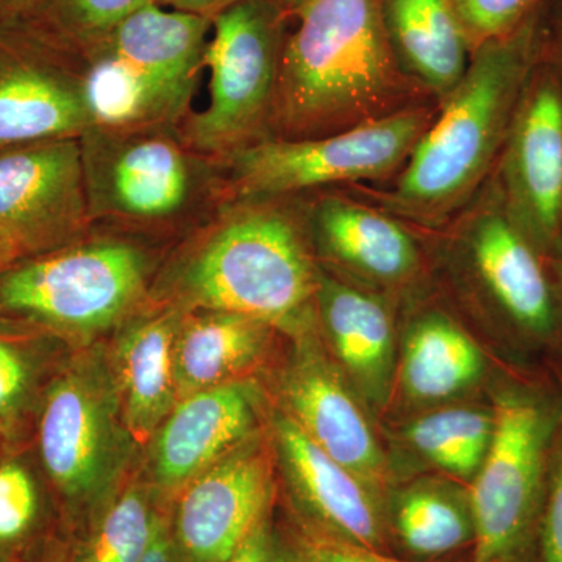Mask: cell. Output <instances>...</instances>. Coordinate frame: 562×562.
I'll use <instances>...</instances> for the list:
<instances>
[{"instance_id":"1","label":"cell","mask_w":562,"mask_h":562,"mask_svg":"<svg viewBox=\"0 0 562 562\" xmlns=\"http://www.w3.org/2000/svg\"><path fill=\"white\" fill-rule=\"evenodd\" d=\"M543 16L472 52L408 161L387 187L346 188L424 231L457 216L490 180L514 114L541 57Z\"/></svg>"},{"instance_id":"2","label":"cell","mask_w":562,"mask_h":562,"mask_svg":"<svg viewBox=\"0 0 562 562\" xmlns=\"http://www.w3.org/2000/svg\"><path fill=\"white\" fill-rule=\"evenodd\" d=\"M291 21L268 138L335 135L435 102L395 60L379 0H308Z\"/></svg>"},{"instance_id":"3","label":"cell","mask_w":562,"mask_h":562,"mask_svg":"<svg viewBox=\"0 0 562 562\" xmlns=\"http://www.w3.org/2000/svg\"><path fill=\"white\" fill-rule=\"evenodd\" d=\"M319 266L291 199H228L172 273L181 310L243 314L295 338L317 325Z\"/></svg>"},{"instance_id":"4","label":"cell","mask_w":562,"mask_h":562,"mask_svg":"<svg viewBox=\"0 0 562 562\" xmlns=\"http://www.w3.org/2000/svg\"><path fill=\"white\" fill-rule=\"evenodd\" d=\"M213 21L147 3L80 58L92 127L171 128L187 120Z\"/></svg>"},{"instance_id":"5","label":"cell","mask_w":562,"mask_h":562,"mask_svg":"<svg viewBox=\"0 0 562 562\" xmlns=\"http://www.w3.org/2000/svg\"><path fill=\"white\" fill-rule=\"evenodd\" d=\"M425 102L316 138H262L220 161L225 192L239 201H283L310 192L387 183L438 114Z\"/></svg>"},{"instance_id":"6","label":"cell","mask_w":562,"mask_h":562,"mask_svg":"<svg viewBox=\"0 0 562 562\" xmlns=\"http://www.w3.org/2000/svg\"><path fill=\"white\" fill-rule=\"evenodd\" d=\"M147 290L143 251L120 239L22 258L0 276V319L83 341L131 319Z\"/></svg>"},{"instance_id":"7","label":"cell","mask_w":562,"mask_h":562,"mask_svg":"<svg viewBox=\"0 0 562 562\" xmlns=\"http://www.w3.org/2000/svg\"><path fill=\"white\" fill-rule=\"evenodd\" d=\"M135 443L111 366L77 361L52 380L41 403L38 453L70 519L88 527L120 494Z\"/></svg>"},{"instance_id":"8","label":"cell","mask_w":562,"mask_h":562,"mask_svg":"<svg viewBox=\"0 0 562 562\" xmlns=\"http://www.w3.org/2000/svg\"><path fill=\"white\" fill-rule=\"evenodd\" d=\"M561 403L512 386L494 401V435L469 491L473 562H536L547 464Z\"/></svg>"},{"instance_id":"9","label":"cell","mask_w":562,"mask_h":562,"mask_svg":"<svg viewBox=\"0 0 562 562\" xmlns=\"http://www.w3.org/2000/svg\"><path fill=\"white\" fill-rule=\"evenodd\" d=\"M428 232L438 236L460 283L495 319L532 341L557 338L562 303L552 265L509 216L492 176L457 216Z\"/></svg>"},{"instance_id":"10","label":"cell","mask_w":562,"mask_h":562,"mask_svg":"<svg viewBox=\"0 0 562 562\" xmlns=\"http://www.w3.org/2000/svg\"><path fill=\"white\" fill-rule=\"evenodd\" d=\"M290 22L277 0H241L213 18L203 58L210 102L188 114L180 132L190 149L220 162L268 138Z\"/></svg>"},{"instance_id":"11","label":"cell","mask_w":562,"mask_h":562,"mask_svg":"<svg viewBox=\"0 0 562 562\" xmlns=\"http://www.w3.org/2000/svg\"><path fill=\"white\" fill-rule=\"evenodd\" d=\"M91 222L157 225L180 220L216 190L209 161L171 128L110 131L80 136Z\"/></svg>"},{"instance_id":"12","label":"cell","mask_w":562,"mask_h":562,"mask_svg":"<svg viewBox=\"0 0 562 562\" xmlns=\"http://www.w3.org/2000/svg\"><path fill=\"white\" fill-rule=\"evenodd\" d=\"M291 202L325 272L390 301L417 291L425 269L419 228L346 188L310 192Z\"/></svg>"},{"instance_id":"13","label":"cell","mask_w":562,"mask_h":562,"mask_svg":"<svg viewBox=\"0 0 562 562\" xmlns=\"http://www.w3.org/2000/svg\"><path fill=\"white\" fill-rule=\"evenodd\" d=\"M492 179L517 227L552 265L562 250V98L542 50Z\"/></svg>"},{"instance_id":"14","label":"cell","mask_w":562,"mask_h":562,"mask_svg":"<svg viewBox=\"0 0 562 562\" xmlns=\"http://www.w3.org/2000/svg\"><path fill=\"white\" fill-rule=\"evenodd\" d=\"M90 224L79 138L0 147V228L25 258L79 243Z\"/></svg>"},{"instance_id":"15","label":"cell","mask_w":562,"mask_h":562,"mask_svg":"<svg viewBox=\"0 0 562 562\" xmlns=\"http://www.w3.org/2000/svg\"><path fill=\"white\" fill-rule=\"evenodd\" d=\"M271 458L254 438L195 476L173 498L176 562H225L272 513Z\"/></svg>"},{"instance_id":"16","label":"cell","mask_w":562,"mask_h":562,"mask_svg":"<svg viewBox=\"0 0 562 562\" xmlns=\"http://www.w3.org/2000/svg\"><path fill=\"white\" fill-rule=\"evenodd\" d=\"M272 438L303 535L386 553L384 494L333 460L286 413L273 416Z\"/></svg>"},{"instance_id":"17","label":"cell","mask_w":562,"mask_h":562,"mask_svg":"<svg viewBox=\"0 0 562 562\" xmlns=\"http://www.w3.org/2000/svg\"><path fill=\"white\" fill-rule=\"evenodd\" d=\"M94 125L80 63L21 27H0V147L80 138Z\"/></svg>"},{"instance_id":"18","label":"cell","mask_w":562,"mask_h":562,"mask_svg":"<svg viewBox=\"0 0 562 562\" xmlns=\"http://www.w3.org/2000/svg\"><path fill=\"white\" fill-rule=\"evenodd\" d=\"M312 333L302 336L280 390L284 412L333 460L375 487L386 491L390 464L361 403L346 380L317 350Z\"/></svg>"},{"instance_id":"19","label":"cell","mask_w":562,"mask_h":562,"mask_svg":"<svg viewBox=\"0 0 562 562\" xmlns=\"http://www.w3.org/2000/svg\"><path fill=\"white\" fill-rule=\"evenodd\" d=\"M257 420V394L241 380L180 398L151 438V491L173 501L195 476L255 438Z\"/></svg>"},{"instance_id":"20","label":"cell","mask_w":562,"mask_h":562,"mask_svg":"<svg viewBox=\"0 0 562 562\" xmlns=\"http://www.w3.org/2000/svg\"><path fill=\"white\" fill-rule=\"evenodd\" d=\"M317 325L357 394L373 408L390 398L395 376L392 302L319 268Z\"/></svg>"},{"instance_id":"21","label":"cell","mask_w":562,"mask_h":562,"mask_svg":"<svg viewBox=\"0 0 562 562\" xmlns=\"http://www.w3.org/2000/svg\"><path fill=\"white\" fill-rule=\"evenodd\" d=\"M181 316L183 310L176 305L132 316L125 321L114 347L110 366L122 417L138 443L154 438L179 402L173 379V344Z\"/></svg>"},{"instance_id":"22","label":"cell","mask_w":562,"mask_h":562,"mask_svg":"<svg viewBox=\"0 0 562 562\" xmlns=\"http://www.w3.org/2000/svg\"><path fill=\"white\" fill-rule=\"evenodd\" d=\"M384 33L405 76L441 103L472 58L450 0H379Z\"/></svg>"},{"instance_id":"23","label":"cell","mask_w":562,"mask_h":562,"mask_svg":"<svg viewBox=\"0 0 562 562\" xmlns=\"http://www.w3.org/2000/svg\"><path fill=\"white\" fill-rule=\"evenodd\" d=\"M183 310L173 344L177 397L235 382L268 349L273 328L243 314Z\"/></svg>"},{"instance_id":"24","label":"cell","mask_w":562,"mask_h":562,"mask_svg":"<svg viewBox=\"0 0 562 562\" xmlns=\"http://www.w3.org/2000/svg\"><path fill=\"white\" fill-rule=\"evenodd\" d=\"M484 372L483 351L464 328L436 306H420L403 341L401 380L409 398L438 403L468 391Z\"/></svg>"},{"instance_id":"25","label":"cell","mask_w":562,"mask_h":562,"mask_svg":"<svg viewBox=\"0 0 562 562\" xmlns=\"http://www.w3.org/2000/svg\"><path fill=\"white\" fill-rule=\"evenodd\" d=\"M387 528L408 561L428 562L457 552L475 539L469 492L431 480L414 483L392 497Z\"/></svg>"},{"instance_id":"26","label":"cell","mask_w":562,"mask_h":562,"mask_svg":"<svg viewBox=\"0 0 562 562\" xmlns=\"http://www.w3.org/2000/svg\"><path fill=\"white\" fill-rule=\"evenodd\" d=\"M161 509L154 491L132 484L120 492L61 562H139L149 549Z\"/></svg>"},{"instance_id":"27","label":"cell","mask_w":562,"mask_h":562,"mask_svg":"<svg viewBox=\"0 0 562 562\" xmlns=\"http://www.w3.org/2000/svg\"><path fill=\"white\" fill-rule=\"evenodd\" d=\"M494 435V412L482 408L439 409L414 420L409 443L436 468L471 480L482 468Z\"/></svg>"},{"instance_id":"28","label":"cell","mask_w":562,"mask_h":562,"mask_svg":"<svg viewBox=\"0 0 562 562\" xmlns=\"http://www.w3.org/2000/svg\"><path fill=\"white\" fill-rule=\"evenodd\" d=\"M154 0H40L18 25L36 38L80 61L121 21Z\"/></svg>"},{"instance_id":"29","label":"cell","mask_w":562,"mask_h":562,"mask_svg":"<svg viewBox=\"0 0 562 562\" xmlns=\"http://www.w3.org/2000/svg\"><path fill=\"white\" fill-rule=\"evenodd\" d=\"M43 522V492L35 473L20 458H0V561L20 562Z\"/></svg>"},{"instance_id":"30","label":"cell","mask_w":562,"mask_h":562,"mask_svg":"<svg viewBox=\"0 0 562 562\" xmlns=\"http://www.w3.org/2000/svg\"><path fill=\"white\" fill-rule=\"evenodd\" d=\"M472 50L527 24L553 0H450Z\"/></svg>"},{"instance_id":"31","label":"cell","mask_w":562,"mask_h":562,"mask_svg":"<svg viewBox=\"0 0 562 562\" xmlns=\"http://www.w3.org/2000/svg\"><path fill=\"white\" fill-rule=\"evenodd\" d=\"M35 391V366L27 349L0 333V430H16L31 406Z\"/></svg>"},{"instance_id":"32","label":"cell","mask_w":562,"mask_h":562,"mask_svg":"<svg viewBox=\"0 0 562 562\" xmlns=\"http://www.w3.org/2000/svg\"><path fill=\"white\" fill-rule=\"evenodd\" d=\"M536 562H562V402L547 464Z\"/></svg>"},{"instance_id":"33","label":"cell","mask_w":562,"mask_h":562,"mask_svg":"<svg viewBox=\"0 0 562 562\" xmlns=\"http://www.w3.org/2000/svg\"><path fill=\"white\" fill-rule=\"evenodd\" d=\"M291 562H413L361 547L302 535L291 541Z\"/></svg>"},{"instance_id":"34","label":"cell","mask_w":562,"mask_h":562,"mask_svg":"<svg viewBox=\"0 0 562 562\" xmlns=\"http://www.w3.org/2000/svg\"><path fill=\"white\" fill-rule=\"evenodd\" d=\"M291 541L276 527L271 513L225 562H291Z\"/></svg>"},{"instance_id":"35","label":"cell","mask_w":562,"mask_h":562,"mask_svg":"<svg viewBox=\"0 0 562 562\" xmlns=\"http://www.w3.org/2000/svg\"><path fill=\"white\" fill-rule=\"evenodd\" d=\"M542 58L553 70L562 98V0H553L546 9Z\"/></svg>"},{"instance_id":"36","label":"cell","mask_w":562,"mask_h":562,"mask_svg":"<svg viewBox=\"0 0 562 562\" xmlns=\"http://www.w3.org/2000/svg\"><path fill=\"white\" fill-rule=\"evenodd\" d=\"M139 562H176L169 530V512L166 509H161L149 549Z\"/></svg>"},{"instance_id":"37","label":"cell","mask_w":562,"mask_h":562,"mask_svg":"<svg viewBox=\"0 0 562 562\" xmlns=\"http://www.w3.org/2000/svg\"><path fill=\"white\" fill-rule=\"evenodd\" d=\"M154 2L166 7V9L183 11V13L209 18L213 21V18H216L222 11L241 2V0H154Z\"/></svg>"},{"instance_id":"38","label":"cell","mask_w":562,"mask_h":562,"mask_svg":"<svg viewBox=\"0 0 562 562\" xmlns=\"http://www.w3.org/2000/svg\"><path fill=\"white\" fill-rule=\"evenodd\" d=\"M38 3L40 0H0V27L21 24Z\"/></svg>"},{"instance_id":"39","label":"cell","mask_w":562,"mask_h":562,"mask_svg":"<svg viewBox=\"0 0 562 562\" xmlns=\"http://www.w3.org/2000/svg\"><path fill=\"white\" fill-rule=\"evenodd\" d=\"M24 257L20 246L14 243L9 233H5L0 228V276L3 272L9 271L11 266L16 265Z\"/></svg>"},{"instance_id":"40","label":"cell","mask_w":562,"mask_h":562,"mask_svg":"<svg viewBox=\"0 0 562 562\" xmlns=\"http://www.w3.org/2000/svg\"><path fill=\"white\" fill-rule=\"evenodd\" d=\"M306 2H308V0H277L281 10H283L290 18L295 13V11L301 9L302 5H305Z\"/></svg>"},{"instance_id":"41","label":"cell","mask_w":562,"mask_h":562,"mask_svg":"<svg viewBox=\"0 0 562 562\" xmlns=\"http://www.w3.org/2000/svg\"><path fill=\"white\" fill-rule=\"evenodd\" d=\"M554 280H557L558 291H560V297L562 303V250L560 257L552 262Z\"/></svg>"},{"instance_id":"42","label":"cell","mask_w":562,"mask_h":562,"mask_svg":"<svg viewBox=\"0 0 562 562\" xmlns=\"http://www.w3.org/2000/svg\"><path fill=\"white\" fill-rule=\"evenodd\" d=\"M2 438H5V435H3L2 430H0V441H2ZM2 458V457H0Z\"/></svg>"},{"instance_id":"43","label":"cell","mask_w":562,"mask_h":562,"mask_svg":"<svg viewBox=\"0 0 562 562\" xmlns=\"http://www.w3.org/2000/svg\"><path fill=\"white\" fill-rule=\"evenodd\" d=\"M52 562H61V558H58V560L52 561Z\"/></svg>"},{"instance_id":"44","label":"cell","mask_w":562,"mask_h":562,"mask_svg":"<svg viewBox=\"0 0 562 562\" xmlns=\"http://www.w3.org/2000/svg\"><path fill=\"white\" fill-rule=\"evenodd\" d=\"M0 562H3V561H0Z\"/></svg>"}]
</instances>
